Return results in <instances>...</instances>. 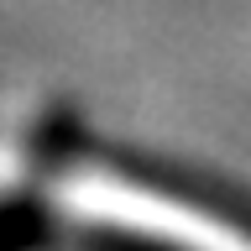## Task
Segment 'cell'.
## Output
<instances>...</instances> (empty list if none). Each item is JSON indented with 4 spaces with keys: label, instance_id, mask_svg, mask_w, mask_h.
Instances as JSON below:
<instances>
[{
    "label": "cell",
    "instance_id": "6da1fadb",
    "mask_svg": "<svg viewBox=\"0 0 251 251\" xmlns=\"http://www.w3.org/2000/svg\"><path fill=\"white\" fill-rule=\"evenodd\" d=\"M100 204H110L115 215H131L147 230H162L173 241H183L194 251H251V225L225 215L215 204H199L162 183H141V178H100L94 183Z\"/></svg>",
    "mask_w": 251,
    "mask_h": 251
}]
</instances>
